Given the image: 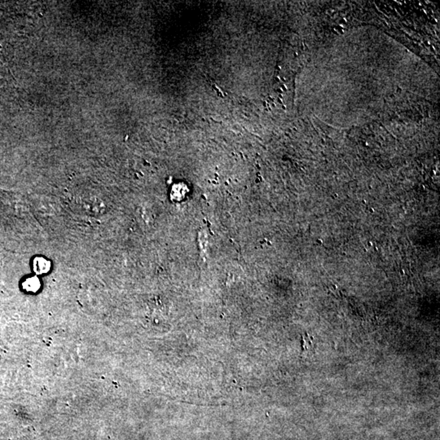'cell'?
Masks as SVG:
<instances>
[{"label": "cell", "mask_w": 440, "mask_h": 440, "mask_svg": "<svg viewBox=\"0 0 440 440\" xmlns=\"http://www.w3.org/2000/svg\"><path fill=\"white\" fill-rule=\"evenodd\" d=\"M34 269L36 273L42 274L47 273L50 269V264L44 258H37L34 260Z\"/></svg>", "instance_id": "obj_1"}, {"label": "cell", "mask_w": 440, "mask_h": 440, "mask_svg": "<svg viewBox=\"0 0 440 440\" xmlns=\"http://www.w3.org/2000/svg\"><path fill=\"white\" fill-rule=\"evenodd\" d=\"M24 287L28 291H37L40 287L39 281L35 277L28 279L27 281H25V283H24Z\"/></svg>", "instance_id": "obj_2"}]
</instances>
